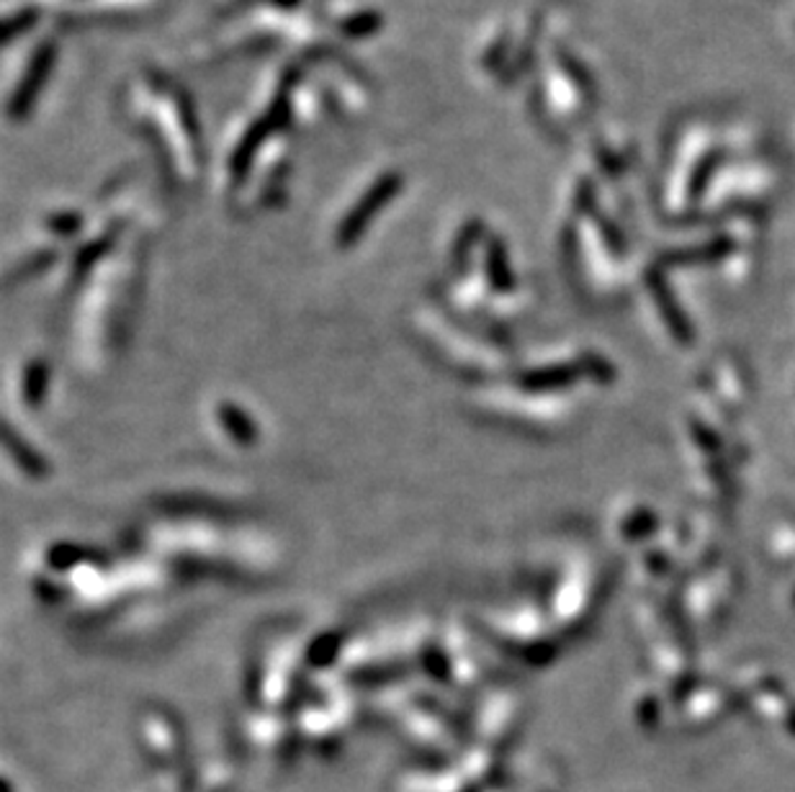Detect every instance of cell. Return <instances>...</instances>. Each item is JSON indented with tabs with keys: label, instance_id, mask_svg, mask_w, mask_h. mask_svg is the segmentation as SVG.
Wrapping results in <instances>:
<instances>
[{
	"label": "cell",
	"instance_id": "6da1fadb",
	"mask_svg": "<svg viewBox=\"0 0 795 792\" xmlns=\"http://www.w3.org/2000/svg\"><path fill=\"white\" fill-rule=\"evenodd\" d=\"M116 114L150 147L162 183L196 191L212 170L204 131L189 90L158 67H139L116 93Z\"/></svg>",
	"mask_w": 795,
	"mask_h": 792
},
{
	"label": "cell",
	"instance_id": "5b68a950",
	"mask_svg": "<svg viewBox=\"0 0 795 792\" xmlns=\"http://www.w3.org/2000/svg\"><path fill=\"white\" fill-rule=\"evenodd\" d=\"M407 189L405 168L386 162V165L370 168L358 183L347 191L340 212L332 222V243L337 250L358 245L366 232L374 227L386 208L401 196Z\"/></svg>",
	"mask_w": 795,
	"mask_h": 792
},
{
	"label": "cell",
	"instance_id": "8992f818",
	"mask_svg": "<svg viewBox=\"0 0 795 792\" xmlns=\"http://www.w3.org/2000/svg\"><path fill=\"white\" fill-rule=\"evenodd\" d=\"M299 60H304L309 75L314 77L332 119L353 124L368 116L370 106H374V85H370L361 65H355V60L347 57L343 46H327V50Z\"/></svg>",
	"mask_w": 795,
	"mask_h": 792
},
{
	"label": "cell",
	"instance_id": "7a4b0ae2",
	"mask_svg": "<svg viewBox=\"0 0 795 792\" xmlns=\"http://www.w3.org/2000/svg\"><path fill=\"white\" fill-rule=\"evenodd\" d=\"M335 44L312 8L299 11L258 8L219 15V23L189 46V62L196 67H212L268 52H281L283 57H309Z\"/></svg>",
	"mask_w": 795,
	"mask_h": 792
},
{
	"label": "cell",
	"instance_id": "9c48e42d",
	"mask_svg": "<svg viewBox=\"0 0 795 792\" xmlns=\"http://www.w3.org/2000/svg\"><path fill=\"white\" fill-rule=\"evenodd\" d=\"M258 8H276V11H299L307 8V0H224L219 15L237 11H258Z\"/></svg>",
	"mask_w": 795,
	"mask_h": 792
},
{
	"label": "cell",
	"instance_id": "52a82bcc",
	"mask_svg": "<svg viewBox=\"0 0 795 792\" xmlns=\"http://www.w3.org/2000/svg\"><path fill=\"white\" fill-rule=\"evenodd\" d=\"M50 21L60 29L127 26L158 13L165 0H42Z\"/></svg>",
	"mask_w": 795,
	"mask_h": 792
},
{
	"label": "cell",
	"instance_id": "277c9868",
	"mask_svg": "<svg viewBox=\"0 0 795 792\" xmlns=\"http://www.w3.org/2000/svg\"><path fill=\"white\" fill-rule=\"evenodd\" d=\"M293 131H276L260 152L255 154L250 165L235 183L224 204L239 216L266 214L270 208L281 206L289 196L291 173H293Z\"/></svg>",
	"mask_w": 795,
	"mask_h": 792
},
{
	"label": "cell",
	"instance_id": "ba28073f",
	"mask_svg": "<svg viewBox=\"0 0 795 792\" xmlns=\"http://www.w3.org/2000/svg\"><path fill=\"white\" fill-rule=\"evenodd\" d=\"M316 15L337 44L368 42L384 31V13L363 0H324Z\"/></svg>",
	"mask_w": 795,
	"mask_h": 792
},
{
	"label": "cell",
	"instance_id": "3957f363",
	"mask_svg": "<svg viewBox=\"0 0 795 792\" xmlns=\"http://www.w3.org/2000/svg\"><path fill=\"white\" fill-rule=\"evenodd\" d=\"M62 31L65 29H60L57 23H50V26L36 31L34 36L23 39L19 50H13V46L8 50L19 52L13 69H8L6 77L3 111L8 121L23 124L36 114L39 100L44 98L54 73H57L62 57Z\"/></svg>",
	"mask_w": 795,
	"mask_h": 792
}]
</instances>
